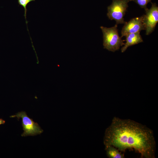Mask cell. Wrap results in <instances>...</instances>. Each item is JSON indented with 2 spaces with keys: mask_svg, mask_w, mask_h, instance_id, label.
<instances>
[{
  "mask_svg": "<svg viewBox=\"0 0 158 158\" xmlns=\"http://www.w3.org/2000/svg\"><path fill=\"white\" fill-rule=\"evenodd\" d=\"M104 143L105 146H111L121 151L134 149L142 157L155 158L156 142L152 130L130 119L114 117L106 130Z\"/></svg>",
  "mask_w": 158,
  "mask_h": 158,
  "instance_id": "cell-1",
  "label": "cell"
},
{
  "mask_svg": "<svg viewBox=\"0 0 158 158\" xmlns=\"http://www.w3.org/2000/svg\"><path fill=\"white\" fill-rule=\"evenodd\" d=\"M100 28L103 34L104 48L114 52L118 50L120 47L124 44L121 37L118 35L117 24L110 28L102 26Z\"/></svg>",
  "mask_w": 158,
  "mask_h": 158,
  "instance_id": "cell-2",
  "label": "cell"
},
{
  "mask_svg": "<svg viewBox=\"0 0 158 158\" xmlns=\"http://www.w3.org/2000/svg\"><path fill=\"white\" fill-rule=\"evenodd\" d=\"M131 0H113L108 7L107 16L110 20H114L116 24H125L123 17L128 7V2Z\"/></svg>",
  "mask_w": 158,
  "mask_h": 158,
  "instance_id": "cell-3",
  "label": "cell"
},
{
  "mask_svg": "<svg viewBox=\"0 0 158 158\" xmlns=\"http://www.w3.org/2000/svg\"><path fill=\"white\" fill-rule=\"evenodd\" d=\"M10 117H16L18 119L22 118V125L24 130L21 135L22 136H34L40 134L43 132L38 124L30 118L25 111L19 112Z\"/></svg>",
  "mask_w": 158,
  "mask_h": 158,
  "instance_id": "cell-4",
  "label": "cell"
},
{
  "mask_svg": "<svg viewBox=\"0 0 158 158\" xmlns=\"http://www.w3.org/2000/svg\"><path fill=\"white\" fill-rule=\"evenodd\" d=\"M146 14L143 15V23L146 34H150L154 30L158 22V7L155 3H152L150 9L145 10Z\"/></svg>",
  "mask_w": 158,
  "mask_h": 158,
  "instance_id": "cell-5",
  "label": "cell"
},
{
  "mask_svg": "<svg viewBox=\"0 0 158 158\" xmlns=\"http://www.w3.org/2000/svg\"><path fill=\"white\" fill-rule=\"evenodd\" d=\"M143 15L140 17L135 18L126 22L121 31L122 37L130 33H135L145 30L143 23Z\"/></svg>",
  "mask_w": 158,
  "mask_h": 158,
  "instance_id": "cell-6",
  "label": "cell"
},
{
  "mask_svg": "<svg viewBox=\"0 0 158 158\" xmlns=\"http://www.w3.org/2000/svg\"><path fill=\"white\" fill-rule=\"evenodd\" d=\"M125 37L126 43L121 49L122 52H124L128 47L143 42L140 32L129 34Z\"/></svg>",
  "mask_w": 158,
  "mask_h": 158,
  "instance_id": "cell-7",
  "label": "cell"
},
{
  "mask_svg": "<svg viewBox=\"0 0 158 158\" xmlns=\"http://www.w3.org/2000/svg\"><path fill=\"white\" fill-rule=\"evenodd\" d=\"M105 150L107 157L110 158H124L123 154L120 152L118 150L111 146H105Z\"/></svg>",
  "mask_w": 158,
  "mask_h": 158,
  "instance_id": "cell-8",
  "label": "cell"
},
{
  "mask_svg": "<svg viewBox=\"0 0 158 158\" xmlns=\"http://www.w3.org/2000/svg\"><path fill=\"white\" fill-rule=\"evenodd\" d=\"M35 0H18V3L19 4L23 7L24 9V16L26 20V23L27 25L28 21L26 20V13L27 11V9L26 8L28 4L30 2L32 1H35Z\"/></svg>",
  "mask_w": 158,
  "mask_h": 158,
  "instance_id": "cell-9",
  "label": "cell"
},
{
  "mask_svg": "<svg viewBox=\"0 0 158 158\" xmlns=\"http://www.w3.org/2000/svg\"><path fill=\"white\" fill-rule=\"evenodd\" d=\"M151 0H131L137 4L142 8H143L145 10L147 8V4L151 2Z\"/></svg>",
  "mask_w": 158,
  "mask_h": 158,
  "instance_id": "cell-10",
  "label": "cell"
},
{
  "mask_svg": "<svg viewBox=\"0 0 158 158\" xmlns=\"http://www.w3.org/2000/svg\"><path fill=\"white\" fill-rule=\"evenodd\" d=\"M5 121L2 119L0 118V125L3 124L5 123Z\"/></svg>",
  "mask_w": 158,
  "mask_h": 158,
  "instance_id": "cell-11",
  "label": "cell"
}]
</instances>
